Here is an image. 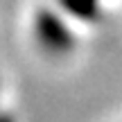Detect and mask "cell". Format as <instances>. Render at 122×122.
<instances>
[{
  "label": "cell",
  "instance_id": "6da1fadb",
  "mask_svg": "<svg viewBox=\"0 0 122 122\" xmlns=\"http://www.w3.org/2000/svg\"><path fill=\"white\" fill-rule=\"evenodd\" d=\"M34 36L39 45L50 54H66L72 50L75 36L70 27L59 18V14L41 9L34 18Z\"/></svg>",
  "mask_w": 122,
  "mask_h": 122
}]
</instances>
